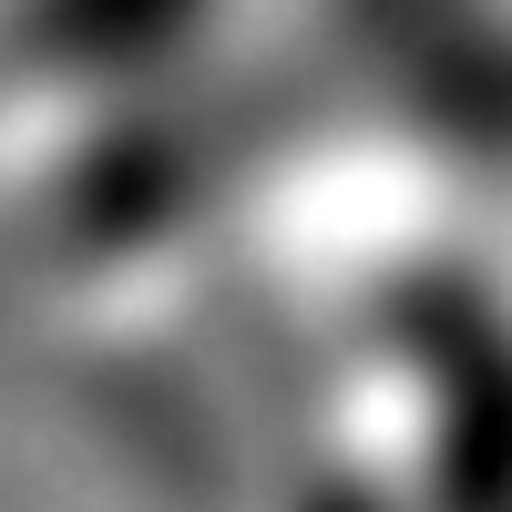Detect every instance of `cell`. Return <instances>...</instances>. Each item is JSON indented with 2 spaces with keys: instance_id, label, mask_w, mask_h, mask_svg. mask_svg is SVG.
Returning a JSON list of instances; mask_svg holds the SVG:
<instances>
[{
  "instance_id": "obj_1",
  "label": "cell",
  "mask_w": 512,
  "mask_h": 512,
  "mask_svg": "<svg viewBox=\"0 0 512 512\" xmlns=\"http://www.w3.org/2000/svg\"><path fill=\"white\" fill-rule=\"evenodd\" d=\"M113 113L82 134L52 185L31 195V236L62 267H134L154 246H185L216 205L267 175L308 123L297 72H154L134 93H103Z\"/></svg>"
},
{
  "instance_id": "obj_2",
  "label": "cell",
  "mask_w": 512,
  "mask_h": 512,
  "mask_svg": "<svg viewBox=\"0 0 512 512\" xmlns=\"http://www.w3.org/2000/svg\"><path fill=\"white\" fill-rule=\"evenodd\" d=\"M369 349L410 390L420 512H512V308L472 267H400L369 297Z\"/></svg>"
},
{
  "instance_id": "obj_3",
  "label": "cell",
  "mask_w": 512,
  "mask_h": 512,
  "mask_svg": "<svg viewBox=\"0 0 512 512\" xmlns=\"http://www.w3.org/2000/svg\"><path fill=\"white\" fill-rule=\"evenodd\" d=\"M226 0H21V72L62 82V93H134V82L175 72L205 52Z\"/></svg>"
},
{
  "instance_id": "obj_4",
  "label": "cell",
  "mask_w": 512,
  "mask_h": 512,
  "mask_svg": "<svg viewBox=\"0 0 512 512\" xmlns=\"http://www.w3.org/2000/svg\"><path fill=\"white\" fill-rule=\"evenodd\" d=\"M277 512H420V492H410L400 472H379V461H349V451H308Z\"/></svg>"
}]
</instances>
